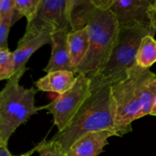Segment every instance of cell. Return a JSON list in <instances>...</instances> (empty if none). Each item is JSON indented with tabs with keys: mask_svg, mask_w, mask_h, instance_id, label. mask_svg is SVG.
Masks as SVG:
<instances>
[{
	"mask_svg": "<svg viewBox=\"0 0 156 156\" xmlns=\"http://www.w3.org/2000/svg\"><path fill=\"white\" fill-rule=\"evenodd\" d=\"M45 29L54 32L67 30L71 31L68 18L67 0H41L37 15L27 23L25 36H34Z\"/></svg>",
	"mask_w": 156,
	"mask_h": 156,
	"instance_id": "7",
	"label": "cell"
},
{
	"mask_svg": "<svg viewBox=\"0 0 156 156\" xmlns=\"http://www.w3.org/2000/svg\"><path fill=\"white\" fill-rule=\"evenodd\" d=\"M15 73L13 54L9 50H0V81L9 80Z\"/></svg>",
	"mask_w": 156,
	"mask_h": 156,
	"instance_id": "18",
	"label": "cell"
},
{
	"mask_svg": "<svg viewBox=\"0 0 156 156\" xmlns=\"http://www.w3.org/2000/svg\"><path fill=\"white\" fill-rule=\"evenodd\" d=\"M41 3V0H15V13L20 18L25 17L30 23L37 15Z\"/></svg>",
	"mask_w": 156,
	"mask_h": 156,
	"instance_id": "17",
	"label": "cell"
},
{
	"mask_svg": "<svg viewBox=\"0 0 156 156\" xmlns=\"http://www.w3.org/2000/svg\"><path fill=\"white\" fill-rule=\"evenodd\" d=\"M37 149L38 144L36 145L33 149H31L30 151L25 152V153L21 154V155H13L9 152V149H8V145L0 143V156H31L34 152L37 151Z\"/></svg>",
	"mask_w": 156,
	"mask_h": 156,
	"instance_id": "22",
	"label": "cell"
},
{
	"mask_svg": "<svg viewBox=\"0 0 156 156\" xmlns=\"http://www.w3.org/2000/svg\"><path fill=\"white\" fill-rule=\"evenodd\" d=\"M20 78L14 76L0 91V143L8 145L12 134L42 107L35 106L37 90L25 88L19 84Z\"/></svg>",
	"mask_w": 156,
	"mask_h": 156,
	"instance_id": "5",
	"label": "cell"
},
{
	"mask_svg": "<svg viewBox=\"0 0 156 156\" xmlns=\"http://www.w3.org/2000/svg\"><path fill=\"white\" fill-rule=\"evenodd\" d=\"M76 77L75 73L66 70L50 72L38 79L35 85L37 91L56 93L59 95L71 88Z\"/></svg>",
	"mask_w": 156,
	"mask_h": 156,
	"instance_id": "12",
	"label": "cell"
},
{
	"mask_svg": "<svg viewBox=\"0 0 156 156\" xmlns=\"http://www.w3.org/2000/svg\"><path fill=\"white\" fill-rule=\"evenodd\" d=\"M156 62V40L154 36L146 35L142 39L136 56V65L149 69Z\"/></svg>",
	"mask_w": 156,
	"mask_h": 156,
	"instance_id": "15",
	"label": "cell"
},
{
	"mask_svg": "<svg viewBox=\"0 0 156 156\" xmlns=\"http://www.w3.org/2000/svg\"><path fill=\"white\" fill-rule=\"evenodd\" d=\"M69 30H62L53 33L51 37V56L44 69L46 73L66 70L76 73L71 64L68 48V34Z\"/></svg>",
	"mask_w": 156,
	"mask_h": 156,
	"instance_id": "10",
	"label": "cell"
},
{
	"mask_svg": "<svg viewBox=\"0 0 156 156\" xmlns=\"http://www.w3.org/2000/svg\"><path fill=\"white\" fill-rule=\"evenodd\" d=\"M148 18L150 25L156 30V1L152 0L149 9H148Z\"/></svg>",
	"mask_w": 156,
	"mask_h": 156,
	"instance_id": "23",
	"label": "cell"
},
{
	"mask_svg": "<svg viewBox=\"0 0 156 156\" xmlns=\"http://www.w3.org/2000/svg\"><path fill=\"white\" fill-rule=\"evenodd\" d=\"M14 13L3 18L2 21L0 24V50H9L8 38L9 34L12 26L14 24Z\"/></svg>",
	"mask_w": 156,
	"mask_h": 156,
	"instance_id": "20",
	"label": "cell"
},
{
	"mask_svg": "<svg viewBox=\"0 0 156 156\" xmlns=\"http://www.w3.org/2000/svg\"><path fill=\"white\" fill-rule=\"evenodd\" d=\"M2 20H3V18L1 16V15H0V24H1V23H2Z\"/></svg>",
	"mask_w": 156,
	"mask_h": 156,
	"instance_id": "26",
	"label": "cell"
},
{
	"mask_svg": "<svg viewBox=\"0 0 156 156\" xmlns=\"http://www.w3.org/2000/svg\"><path fill=\"white\" fill-rule=\"evenodd\" d=\"M149 70L135 64L124 78L111 84L114 125L118 136L132 132V123L141 118L143 84Z\"/></svg>",
	"mask_w": 156,
	"mask_h": 156,
	"instance_id": "4",
	"label": "cell"
},
{
	"mask_svg": "<svg viewBox=\"0 0 156 156\" xmlns=\"http://www.w3.org/2000/svg\"><path fill=\"white\" fill-rule=\"evenodd\" d=\"M54 31L50 29H45L34 36L23 35L19 40L17 48L12 52L15 62V73L14 76L21 79L27 70L26 64L30 56L43 46L51 44V37Z\"/></svg>",
	"mask_w": 156,
	"mask_h": 156,
	"instance_id": "8",
	"label": "cell"
},
{
	"mask_svg": "<svg viewBox=\"0 0 156 156\" xmlns=\"http://www.w3.org/2000/svg\"><path fill=\"white\" fill-rule=\"evenodd\" d=\"M97 9L110 10L114 0H92Z\"/></svg>",
	"mask_w": 156,
	"mask_h": 156,
	"instance_id": "24",
	"label": "cell"
},
{
	"mask_svg": "<svg viewBox=\"0 0 156 156\" xmlns=\"http://www.w3.org/2000/svg\"><path fill=\"white\" fill-rule=\"evenodd\" d=\"M15 0H0V15L2 18L15 12Z\"/></svg>",
	"mask_w": 156,
	"mask_h": 156,
	"instance_id": "21",
	"label": "cell"
},
{
	"mask_svg": "<svg viewBox=\"0 0 156 156\" xmlns=\"http://www.w3.org/2000/svg\"><path fill=\"white\" fill-rule=\"evenodd\" d=\"M149 115L155 116L156 117V100H155V103H154V105H153V107H152V111H151L150 114H149Z\"/></svg>",
	"mask_w": 156,
	"mask_h": 156,
	"instance_id": "25",
	"label": "cell"
},
{
	"mask_svg": "<svg viewBox=\"0 0 156 156\" xmlns=\"http://www.w3.org/2000/svg\"><path fill=\"white\" fill-rule=\"evenodd\" d=\"M68 48L71 64L76 73V69L84 60L89 48V37L87 27L69 32Z\"/></svg>",
	"mask_w": 156,
	"mask_h": 156,
	"instance_id": "14",
	"label": "cell"
},
{
	"mask_svg": "<svg viewBox=\"0 0 156 156\" xmlns=\"http://www.w3.org/2000/svg\"><path fill=\"white\" fill-rule=\"evenodd\" d=\"M37 152L39 156H67L60 146L51 140L49 141L43 140L38 143Z\"/></svg>",
	"mask_w": 156,
	"mask_h": 156,
	"instance_id": "19",
	"label": "cell"
},
{
	"mask_svg": "<svg viewBox=\"0 0 156 156\" xmlns=\"http://www.w3.org/2000/svg\"><path fill=\"white\" fill-rule=\"evenodd\" d=\"M91 79L84 75L78 74L74 84L66 92L58 95L48 105L43 106L53 115V123L61 132L91 94Z\"/></svg>",
	"mask_w": 156,
	"mask_h": 156,
	"instance_id": "6",
	"label": "cell"
},
{
	"mask_svg": "<svg viewBox=\"0 0 156 156\" xmlns=\"http://www.w3.org/2000/svg\"><path fill=\"white\" fill-rule=\"evenodd\" d=\"M156 100V74L149 70L143 84L140 117L150 114Z\"/></svg>",
	"mask_w": 156,
	"mask_h": 156,
	"instance_id": "16",
	"label": "cell"
},
{
	"mask_svg": "<svg viewBox=\"0 0 156 156\" xmlns=\"http://www.w3.org/2000/svg\"><path fill=\"white\" fill-rule=\"evenodd\" d=\"M152 0H114L110 11L119 25L149 22L148 9Z\"/></svg>",
	"mask_w": 156,
	"mask_h": 156,
	"instance_id": "9",
	"label": "cell"
},
{
	"mask_svg": "<svg viewBox=\"0 0 156 156\" xmlns=\"http://www.w3.org/2000/svg\"><path fill=\"white\" fill-rule=\"evenodd\" d=\"M119 27L111 11L97 9L94 12L87 25L89 48L84 60L76 69L77 74L92 78L101 73L117 41Z\"/></svg>",
	"mask_w": 156,
	"mask_h": 156,
	"instance_id": "2",
	"label": "cell"
},
{
	"mask_svg": "<svg viewBox=\"0 0 156 156\" xmlns=\"http://www.w3.org/2000/svg\"><path fill=\"white\" fill-rule=\"evenodd\" d=\"M91 94L71 121L63 130L56 133L51 139L66 153L76 141L89 133L110 130L118 136L114 125L111 85L91 82Z\"/></svg>",
	"mask_w": 156,
	"mask_h": 156,
	"instance_id": "1",
	"label": "cell"
},
{
	"mask_svg": "<svg viewBox=\"0 0 156 156\" xmlns=\"http://www.w3.org/2000/svg\"><path fill=\"white\" fill-rule=\"evenodd\" d=\"M155 32L149 22L120 26L117 41L105 69L97 76L89 78L91 82L111 85L124 78L128 70L136 64L142 39L146 35L155 36Z\"/></svg>",
	"mask_w": 156,
	"mask_h": 156,
	"instance_id": "3",
	"label": "cell"
},
{
	"mask_svg": "<svg viewBox=\"0 0 156 156\" xmlns=\"http://www.w3.org/2000/svg\"><path fill=\"white\" fill-rule=\"evenodd\" d=\"M67 9L71 31L85 28L97 10L92 0H67Z\"/></svg>",
	"mask_w": 156,
	"mask_h": 156,
	"instance_id": "13",
	"label": "cell"
},
{
	"mask_svg": "<svg viewBox=\"0 0 156 156\" xmlns=\"http://www.w3.org/2000/svg\"><path fill=\"white\" fill-rule=\"evenodd\" d=\"M117 136L115 133L103 130L92 133L76 141L66 152L67 156H98L109 144L108 139Z\"/></svg>",
	"mask_w": 156,
	"mask_h": 156,
	"instance_id": "11",
	"label": "cell"
}]
</instances>
